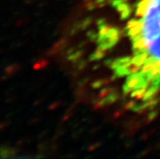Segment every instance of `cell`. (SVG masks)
Returning a JSON list of instances; mask_svg holds the SVG:
<instances>
[{"mask_svg":"<svg viewBox=\"0 0 160 159\" xmlns=\"http://www.w3.org/2000/svg\"><path fill=\"white\" fill-rule=\"evenodd\" d=\"M65 60L98 107L146 116L160 104V0H89Z\"/></svg>","mask_w":160,"mask_h":159,"instance_id":"1","label":"cell"},{"mask_svg":"<svg viewBox=\"0 0 160 159\" xmlns=\"http://www.w3.org/2000/svg\"><path fill=\"white\" fill-rule=\"evenodd\" d=\"M20 151L18 147H12L9 145H1L0 146V158H12L17 156V153Z\"/></svg>","mask_w":160,"mask_h":159,"instance_id":"2","label":"cell"},{"mask_svg":"<svg viewBox=\"0 0 160 159\" xmlns=\"http://www.w3.org/2000/svg\"><path fill=\"white\" fill-rule=\"evenodd\" d=\"M21 69H22V66L20 65L19 63L15 62V63L8 64V65L4 68V76H3V79L6 80V79H8V77L16 76Z\"/></svg>","mask_w":160,"mask_h":159,"instance_id":"3","label":"cell"},{"mask_svg":"<svg viewBox=\"0 0 160 159\" xmlns=\"http://www.w3.org/2000/svg\"><path fill=\"white\" fill-rule=\"evenodd\" d=\"M47 65V61L46 59H40L39 61H37L34 65H33V68L34 69H42L43 66Z\"/></svg>","mask_w":160,"mask_h":159,"instance_id":"4","label":"cell"},{"mask_svg":"<svg viewBox=\"0 0 160 159\" xmlns=\"http://www.w3.org/2000/svg\"><path fill=\"white\" fill-rule=\"evenodd\" d=\"M11 124L8 120H3L0 122V132H1L2 130H4L6 127H8V125Z\"/></svg>","mask_w":160,"mask_h":159,"instance_id":"5","label":"cell"}]
</instances>
